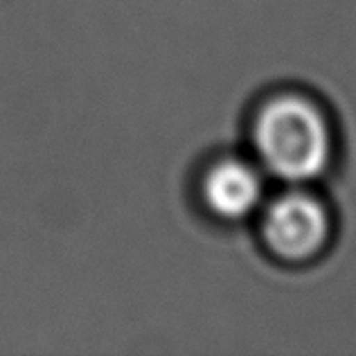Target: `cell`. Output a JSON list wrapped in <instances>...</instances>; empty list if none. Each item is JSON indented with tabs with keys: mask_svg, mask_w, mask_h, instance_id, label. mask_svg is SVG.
Masks as SVG:
<instances>
[{
	"mask_svg": "<svg viewBox=\"0 0 356 356\" xmlns=\"http://www.w3.org/2000/svg\"><path fill=\"white\" fill-rule=\"evenodd\" d=\"M246 152L268 181L321 185L341 163V127L316 90L280 83L261 90L246 113Z\"/></svg>",
	"mask_w": 356,
	"mask_h": 356,
	"instance_id": "cell-1",
	"label": "cell"
},
{
	"mask_svg": "<svg viewBox=\"0 0 356 356\" xmlns=\"http://www.w3.org/2000/svg\"><path fill=\"white\" fill-rule=\"evenodd\" d=\"M250 223L266 257L286 268L316 266L339 237L336 208L318 185H280Z\"/></svg>",
	"mask_w": 356,
	"mask_h": 356,
	"instance_id": "cell-2",
	"label": "cell"
},
{
	"mask_svg": "<svg viewBox=\"0 0 356 356\" xmlns=\"http://www.w3.org/2000/svg\"><path fill=\"white\" fill-rule=\"evenodd\" d=\"M268 183V176L246 149H223L196 163L190 178V196L203 219L214 226L232 228L255 219L270 192Z\"/></svg>",
	"mask_w": 356,
	"mask_h": 356,
	"instance_id": "cell-3",
	"label": "cell"
}]
</instances>
